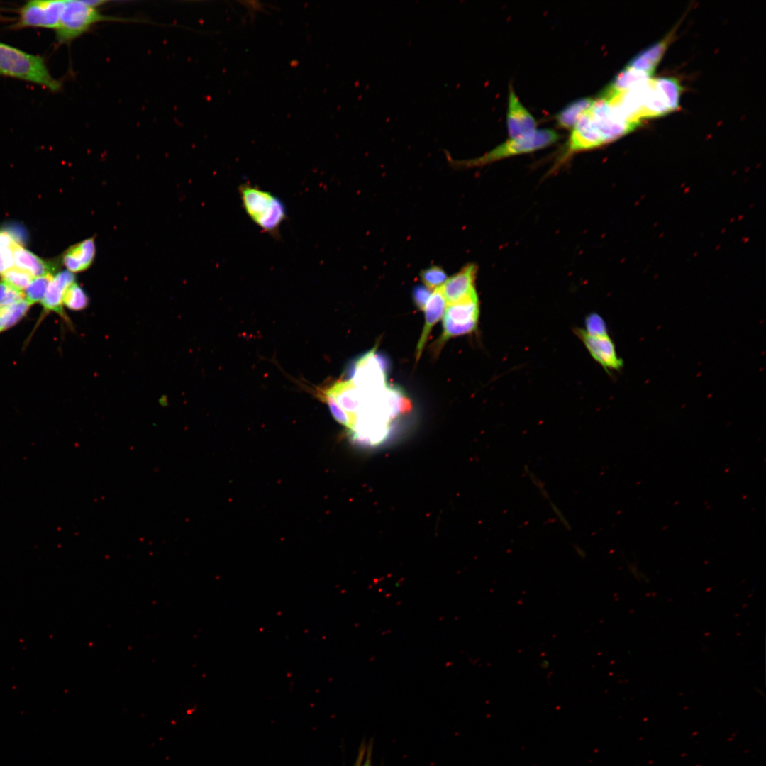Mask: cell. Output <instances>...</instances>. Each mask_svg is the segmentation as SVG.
Listing matches in <instances>:
<instances>
[{
	"mask_svg": "<svg viewBox=\"0 0 766 766\" xmlns=\"http://www.w3.org/2000/svg\"><path fill=\"white\" fill-rule=\"evenodd\" d=\"M96 256L94 238H89L69 248L62 255V264L72 273L87 270Z\"/></svg>",
	"mask_w": 766,
	"mask_h": 766,
	"instance_id": "obj_12",
	"label": "cell"
},
{
	"mask_svg": "<svg viewBox=\"0 0 766 766\" xmlns=\"http://www.w3.org/2000/svg\"><path fill=\"white\" fill-rule=\"evenodd\" d=\"M446 306V301L440 288L433 291L425 311V323L416 346V362L420 359L432 328L441 318Z\"/></svg>",
	"mask_w": 766,
	"mask_h": 766,
	"instance_id": "obj_14",
	"label": "cell"
},
{
	"mask_svg": "<svg viewBox=\"0 0 766 766\" xmlns=\"http://www.w3.org/2000/svg\"><path fill=\"white\" fill-rule=\"evenodd\" d=\"M593 100L589 97L581 98L569 104L557 114V124L563 128H573Z\"/></svg>",
	"mask_w": 766,
	"mask_h": 766,
	"instance_id": "obj_18",
	"label": "cell"
},
{
	"mask_svg": "<svg viewBox=\"0 0 766 766\" xmlns=\"http://www.w3.org/2000/svg\"><path fill=\"white\" fill-rule=\"evenodd\" d=\"M239 193L250 219L263 231L277 236L279 227L287 218L283 201L272 193L249 183L241 184Z\"/></svg>",
	"mask_w": 766,
	"mask_h": 766,
	"instance_id": "obj_3",
	"label": "cell"
},
{
	"mask_svg": "<svg viewBox=\"0 0 766 766\" xmlns=\"http://www.w3.org/2000/svg\"><path fill=\"white\" fill-rule=\"evenodd\" d=\"M74 282H75V277L68 270L58 272L54 276L41 301L43 309L42 317L50 312H54L67 323H70L69 318L63 309V297L67 288Z\"/></svg>",
	"mask_w": 766,
	"mask_h": 766,
	"instance_id": "obj_11",
	"label": "cell"
},
{
	"mask_svg": "<svg viewBox=\"0 0 766 766\" xmlns=\"http://www.w3.org/2000/svg\"><path fill=\"white\" fill-rule=\"evenodd\" d=\"M477 274V266L470 263L448 277L440 287L446 304L460 301L477 293L475 287Z\"/></svg>",
	"mask_w": 766,
	"mask_h": 766,
	"instance_id": "obj_9",
	"label": "cell"
},
{
	"mask_svg": "<svg viewBox=\"0 0 766 766\" xmlns=\"http://www.w3.org/2000/svg\"><path fill=\"white\" fill-rule=\"evenodd\" d=\"M479 303L477 293L460 301L446 304L443 320V333L436 342L435 349L448 339L474 332L478 325Z\"/></svg>",
	"mask_w": 766,
	"mask_h": 766,
	"instance_id": "obj_6",
	"label": "cell"
},
{
	"mask_svg": "<svg viewBox=\"0 0 766 766\" xmlns=\"http://www.w3.org/2000/svg\"><path fill=\"white\" fill-rule=\"evenodd\" d=\"M320 396L328 404L330 411L336 421L347 427L349 431L354 424L353 418L345 412L335 401L333 397L324 391L321 392Z\"/></svg>",
	"mask_w": 766,
	"mask_h": 766,
	"instance_id": "obj_25",
	"label": "cell"
},
{
	"mask_svg": "<svg viewBox=\"0 0 766 766\" xmlns=\"http://www.w3.org/2000/svg\"><path fill=\"white\" fill-rule=\"evenodd\" d=\"M655 87L662 95L670 111H674L679 106L682 91L679 82L672 77L653 79Z\"/></svg>",
	"mask_w": 766,
	"mask_h": 766,
	"instance_id": "obj_19",
	"label": "cell"
},
{
	"mask_svg": "<svg viewBox=\"0 0 766 766\" xmlns=\"http://www.w3.org/2000/svg\"><path fill=\"white\" fill-rule=\"evenodd\" d=\"M574 331L593 359L606 372L609 373L611 370L618 371L623 367V361L618 355L615 344L609 335L592 336L581 328H575Z\"/></svg>",
	"mask_w": 766,
	"mask_h": 766,
	"instance_id": "obj_8",
	"label": "cell"
},
{
	"mask_svg": "<svg viewBox=\"0 0 766 766\" xmlns=\"http://www.w3.org/2000/svg\"><path fill=\"white\" fill-rule=\"evenodd\" d=\"M13 256L16 267L27 271L33 277L58 272L57 261H45L18 244L13 248Z\"/></svg>",
	"mask_w": 766,
	"mask_h": 766,
	"instance_id": "obj_13",
	"label": "cell"
},
{
	"mask_svg": "<svg viewBox=\"0 0 766 766\" xmlns=\"http://www.w3.org/2000/svg\"><path fill=\"white\" fill-rule=\"evenodd\" d=\"M640 125L623 118L606 99L599 96L573 127L563 154L572 158L577 153L613 142Z\"/></svg>",
	"mask_w": 766,
	"mask_h": 766,
	"instance_id": "obj_1",
	"label": "cell"
},
{
	"mask_svg": "<svg viewBox=\"0 0 766 766\" xmlns=\"http://www.w3.org/2000/svg\"><path fill=\"white\" fill-rule=\"evenodd\" d=\"M559 138V134L554 130L536 129L526 135L509 138L480 157L470 160H452L450 164L457 168L482 167L509 157L543 149L553 145Z\"/></svg>",
	"mask_w": 766,
	"mask_h": 766,
	"instance_id": "obj_4",
	"label": "cell"
},
{
	"mask_svg": "<svg viewBox=\"0 0 766 766\" xmlns=\"http://www.w3.org/2000/svg\"><path fill=\"white\" fill-rule=\"evenodd\" d=\"M585 332L592 336L609 335L606 322L598 313H589L585 318Z\"/></svg>",
	"mask_w": 766,
	"mask_h": 766,
	"instance_id": "obj_26",
	"label": "cell"
},
{
	"mask_svg": "<svg viewBox=\"0 0 766 766\" xmlns=\"http://www.w3.org/2000/svg\"><path fill=\"white\" fill-rule=\"evenodd\" d=\"M420 277L423 284L433 291L440 288L448 278L445 270L436 265L423 270Z\"/></svg>",
	"mask_w": 766,
	"mask_h": 766,
	"instance_id": "obj_24",
	"label": "cell"
},
{
	"mask_svg": "<svg viewBox=\"0 0 766 766\" xmlns=\"http://www.w3.org/2000/svg\"><path fill=\"white\" fill-rule=\"evenodd\" d=\"M11 237V238L18 244L23 245L27 240V233L24 231L22 226H18L17 224H10L6 228H3Z\"/></svg>",
	"mask_w": 766,
	"mask_h": 766,
	"instance_id": "obj_30",
	"label": "cell"
},
{
	"mask_svg": "<svg viewBox=\"0 0 766 766\" xmlns=\"http://www.w3.org/2000/svg\"><path fill=\"white\" fill-rule=\"evenodd\" d=\"M362 766H372V761H371V749H370V750H368V753H367V757H366V759H365V762H364V763L362 764Z\"/></svg>",
	"mask_w": 766,
	"mask_h": 766,
	"instance_id": "obj_32",
	"label": "cell"
},
{
	"mask_svg": "<svg viewBox=\"0 0 766 766\" xmlns=\"http://www.w3.org/2000/svg\"><path fill=\"white\" fill-rule=\"evenodd\" d=\"M670 113L662 95L655 87L653 79L645 86L640 119L657 118Z\"/></svg>",
	"mask_w": 766,
	"mask_h": 766,
	"instance_id": "obj_17",
	"label": "cell"
},
{
	"mask_svg": "<svg viewBox=\"0 0 766 766\" xmlns=\"http://www.w3.org/2000/svg\"><path fill=\"white\" fill-rule=\"evenodd\" d=\"M652 75L626 67L614 77L601 95L610 96L629 91L646 84Z\"/></svg>",
	"mask_w": 766,
	"mask_h": 766,
	"instance_id": "obj_16",
	"label": "cell"
},
{
	"mask_svg": "<svg viewBox=\"0 0 766 766\" xmlns=\"http://www.w3.org/2000/svg\"><path fill=\"white\" fill-rule=\"evenodd\" d=\"M672 33L633 57L627 67L653 75L672 39Z\"/></svg>",
	"mask_w": 766,
	"mask_h": 766,
	"instance_id": "obj_15",
	"label": "cell"
},
{
	"mask_svg": "<svg viewBox=\"0 0 766 766\" xmlns=\"http://www.w3.org/2000/svg\"><path fill=\"white\" fill-rule=\"evenodd\" d=\"M13 248L0 246V275L13 266Z\"/></svg>",
	"mask_w": 766,
	"mask_h": 766,
	"instance_id": "obj_29",
	"label": "cell"
},
{
	"mask_svg": "<svg viewBox=\"0 0 766 766\" xmlns=\"http://www.w3.org/2000/svg\"><path fill=\"white\" fill-rule=\"evenodd\" d=\"M540 667L543 670H547L550 667V662L546 659H543L540 662Z\"/></svg>",
	"mask_w": 766,
	"mask_h": 766,
	"instance_id": "obj_33",
	"label": "cell"
},
{
	"mask_svg": "<svg viewBox=\"0 0 766 766\" xmlns=\"http://www.w3.org/2000/svg\"><path fill=\"white\" fill-rule=\"evenodd\" d=\"M0 75L35 83L52 91L59 90L61 86L51 75L42 57L2 42H0Z\"/></svg>",
	"mask_w": 766,
	"mask_h": 766,
	"instance_id": "obj_2",
	"label": "cell"
},
{
	"mask_svg": "<svg viewBox=\"0 0 766 766\" xmlns=\"http://www.w3.org/2000/svg\"><path fill=\"white\" fill-rule=\"evenodd\" d=\"M56 274L48 273L33 278L24 292L26 301L31 306L41 303L50 282Z\"/></svg>",
	"mask_w": 766,
	"mask_h": 766,
	"instance_id": "obj_21",
	"label": "cell"
},
{
	"mask_svg": "<svg viewBox=\"0 0 766 766\" xmlns=\"http://www.w3.org/2000/svg\"><path fill=\"white\" fill-rule=\"evenodd\" d=\"M89 300L84 289L76 282H74L65 292L63 305L70 310L81 311L88 306Z\"/></svg>",
	"mask_w": 766,
	"mask_h": 766,
	"instance_id": "obj_22",
	"label": "cell"
},
{
	"mask_svg": "<svg viewBox=\"0 0 766 766\" xmlns=\"http://www.w3.org/2000/svg\"><path fill=\"white\" fill-rule=\"evenodd\" d=\"M432 292V290L425 285H417L414 287L412 292V296L413 302L418 309L422 311L424 310Z\"/></svg>",
	"mask_w": 766,
	"mask_h": 766,
	"instance_id": "obj_28",
	"label": "cell"
},
{
	"mask_svg": "<svg viewBox=\"0 0 766 766\" xmlns=\"http://www.w3.org/2000/svg\"><path fill=\"white\" fill-rule=\"evenodd\" d=\"M30 306L26 299L13 304L0 305V333L18 323Z\"/></svg>",
	"mask_w": 766,
	"mask_h": 766,
	"instance_id": "obj_20",
	"label": "cell"
},
{
	"mask_svg": "<svg viewBox=\"0 0 766 766\" xmlns=\"http://www.w3.org/2000/svg\"><path fill=\"white\" fill-rule=\"evenodd\" d=\"M126 21L118 17L103 15L98 8L87 1H65L59 24L55 29L60 43L70 42L79 37L94 25L101 21Z\"/></svg>",
	"mask_w": 766,
	"mask_h": 766,
	"instance_id": "obj_5",
	"label": "cell"
},
{
	"mask_svg": "<svg viewBox=\"0 0 766 766\" xmlns=\"http://www.w3.org/2000/svg\"><path fill=\"white\" fill-rule=\"evenodd\" d=\"M23 299H25L24 292L16 289L1 280L0 305L13 304Z\"/></svg>",
	"mask_w": 766,
	"mask_h": 766,
	"instance_id": "obj_27",
	"label": "cell"
},
{
	"mask_svg": "<svg viewBox=\"0 0 766 766\" xmlns=\"http://www.w3.org/2000/svg\"><path fill=\"white\" fill-rule=\"evenodd\" d=\"M16 244L4 229L0 228V246L13 248Z\"/></svg>",
	"mask_w": 766,
	"mask_h": 766,
	"instance_id": "obj_31",
	"label": "cell"
},
{
	"mask_svg": "<svg viewBox=\"0 0 766 766\" xmlns=\"http://www.w3.org/2000/svg\"><path fill=\"white\" fill-rule=\"evenodd\" d=\"M65 1H30L20 10L18 28L34 27L56 29Z\"/></svg>",
	"mask_w": 766,
	"mask_h": 766,
	"instance_id": "obj_7",
	"label": "cell"
},
{
	"mask_svg": "<svg viewBox=\"0 0 766 766\" xmlns=\"http://www.w3.org/2000/svg\"><path fill=\"white\" fill-rule=\"evenodd\" d=\"M506 126L509 138L526 135L536 130V121L509 87Z\"/></svg>",
	"mask_w": 766,
	"mask_h": 766,
	"instance_id": "obj_10",
	"label": "cell"
},
{
	"mask_svg": "<svg viewBox=\"0 0 766 766\" xmlns=\"http://www.w3.org/2000/svg\"><path fill=\"white\" fill-rule=\"evenodd\" d=\"M1 280L12 287L23 292L34 278L29 272L18 267H12L1 275Z\"/></svg>",
	"mask_w": 766,
	"mask_h": 766,
	"instance_id": "obj_23",
	"label": "cell"
}]
</instances>
